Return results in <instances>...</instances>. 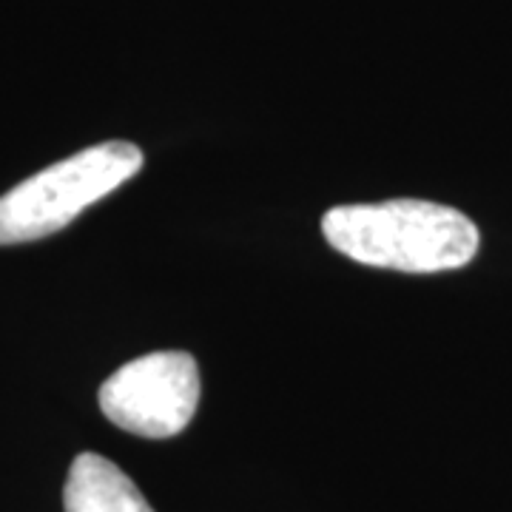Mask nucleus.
<instances>
[{
  "mask_svg": "<svg viewBox=\"0 0 512 512\" xmlns=\"http://www.w3.org/2000/svg\"><path fill=\"white\" fill-rule=\"evenodd\" d=\"M322 234L339 254L402 274L464 268L481 242L476 222L467 214L427 200L339 205L325 214Z\"/></svg>",
  "mask_w": 512,
  "mask_h": 512,
  "instance_id": "f257e3e1",
  "label": "nucleus"
},
{
  "mask_svg": "<svg viewBox=\"0 0 512 512\" xmlns=\"http://www.w3.org/2000/svg\"><path fill=\"white\" fill-rule=\"evenodd\" d=\"M140 168V148L111 140L37 171L0 197V245L32 242L63 231L77 214L128 183Z\"/></svg>",
  "mask_w": 512,
  "mask_h": 512,
  "instance_id": "f03ea898",
  "label": "nucleus"
},
{
  "mask_svg": "<svg viewBox=\"0 0 512 512\" xmlns=\"http://www.w3.org/2000/svg\"><path fill=\"white\" fill-rule=\"evenodd\" d=\"M200 404V367L191 353L160 350L131 359L100 387V410L120 430L143 439L183 433Z\"/></svg>",
  "mask_w": 512,
  "mask_h": 512,
  "instance_id": "7ed1b4c3",
  "label": "nucleus"
},
{
  "mask_svg": "<svg viewBox=\"0 0 512 512\" xmlns=\"http://www.w3.org/2000/svg\"><path fill=\"white\" fill-rule=\"evenodd\" d=\"M63 507L66 512H154L137 484L97 453H80L72 461Z\"/></svg>",
  "mask_w": 512,
  "mask_h": 512,
  "instance_id": "20e7f679",
  "label": "nucleus"
}]
</instances>
